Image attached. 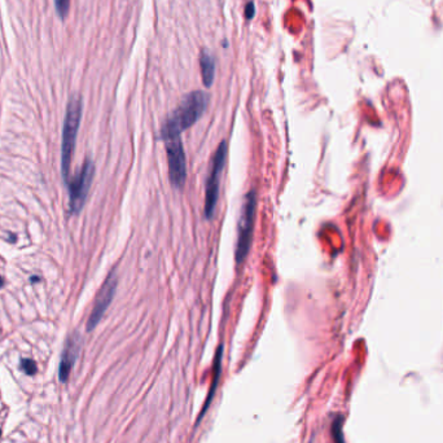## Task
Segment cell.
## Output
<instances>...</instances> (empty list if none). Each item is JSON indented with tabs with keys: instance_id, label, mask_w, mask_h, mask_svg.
Here are the masks:
<instances>
[{
	"instance_id": "obj_1",
	"label": "cell",
	"mask_w": 443,
	"mask_h": 443,
	"mask_svg": "<svg viewBox=\"0 0 443 443\" xmlns=\"http://www.w3.org/2000/svg\"><path fill=\"white\" fill-rule=\"evenodd\" d=\"M209 104V95L202 91H193L184 96L179 107L167 117L161 127V139L163 141L171 137L180 136L183 131L192 127L205 113Z\"/></svg>"
},
{
	"instance_id": "obj_2",
	"label": "cell",
	"mask_w": 443,
	"mask_h": 443,
	"mask_svg": "<svg viewBox=\"0 0 443 443\" xmlns=\"http://www.w3.org/2000/svg\"><path fill=\"white\" fill-rule=\"evenodd\" d=\"M82 99L78 95H74L69 100L66 108L64 130H62V147H61V170L65 182H69V173L72 166V158L74 154L75 141L78 135L79 124L82 118Z\"/></svg>"
},
{
	"instance_id": "obj_3",
	"label": "cell",
	"mask_w": 443,
	"mask_h": 443,
	"mask_svg": "<svg viewBox=\"0 0 443 443\" xmlns=\"http://www.w3.org/2000/svg\"><path fill=\"white\" fill-rule=\"evenodd\" d=\"M255 214H257V192L254 189H251L250 192L245 196L244 205L241 208V214L238 219L237 244H236L235 253L237 263H242L250 251Z\"/></svg>"
},
{
	"instance_id": "obj_4",
	"label": "cell",
	"mask_w": 443,
	"mask_h": 443,
	"mask_svg": "<svg viewBox=\"0 0 443 443\" xmlns=\"http://www.w3.org/2000/svg\"><path fill=\"white\" fill-rule=\"evenodd\" d=\"M227 158V141H222L215 150L212 158V166L206 180V196H205V217L212 219L214 217L215 206L219 197V180L223 173V167Z\"/></svg>"
},
{
	"instance_id": "obj_5",
	"label": "cell",
	"mask_w": 443,
	"mask_h": 443,
	"mask_svg": "<svg viewBox=\"0 0 443 443\" xmlns=\"http://www.w3.org/2000/svg\"><path fill=\"white\" fill-rule=\"evenodd\" d=\"M95 174V165L90 158L85 161L78 173L69 179V199H70V212L78 214L85 205L88 191L91 187Z\"/></svg>"
},
{
	"instance_id": "obj_6",
	"label": "cell",
	"mask_w": 443,
	"mask_h": 443,
	"mask_svg": "<svg viewBox=\"0 0 443 443\" xmlns=\"http://www.w3.org/2000/svg\"><path fill=\"white\" fill-rule=\"evenodd\" d=\"M166 143L167 163H169L170 182L175 188H182L187 179L186 152L180 136L165 140Z\"/></svg>"
},
{
	"instance_id": "obj_7",
	"label": "cell",
	"mask_w": 443,
	"mask_h": 443,
	"mask_svg": "<svg viewBox=\"0 0 443 443\" xmlns=\"http://www.w3.org/2000/svg\"><path fill=\"white\" fill-rule=\"evenodd\" d=\"M117 274H115V270H113L111 274L108 275L107 280L104 281L103 287L100 288L98 296H96L94 309H92V313L87 322L88 332L94 331L96 328V326L100 323V320L103 319L105 311H107V309L111 303L113 298H114L115 290H117Z\"/></svg>"
},
{
	"instance_id": "obj_8",
	"label": "cell",
	"mask_w": 443,
	"mask_h": 443,
	"mask_svg": "<svg viewBox=\"0 0 443 443\" xmlns=\"http://www.w3.org/2000/svg\"><path fill=\"white\" fill-rule=\"evenodd\" d=\"M79 351V337L78 334L75 333L73 336H70L66 341L65 349L62 352L61 362H60V368H59V377L61 382H66L69 378V375L72 372V368L74 367V363L77 360V356H78Z\"/></svg>"
},
{
	"instance_id": "obj_9",
	"label": "cell",
	"mask_w": 443,
	"mask_h": 443,
	"mask_svg": "<svg viewBox=\"0 0 443 443\" xmlns=\"http://www.w3.org/2000/svg\"><path fill=\"white\" fill-rule=\"evenodd\" d=\"M200 66H201L202 82L205 87H212L215 77V61L213 56L206 51H202L200 55Z\"/></svg>"
},
{
	"instance_id": "obj_10",
	"label": "cell",
	"mask_w": 443,
	"mask_h": 443,
	"mask_svg": "<svg viewBox=\"0 0 443 443\" xmlns=\"http://www.w3.org/2000/svg\"><path fill=\"white\" fill-rule=\"evenodd\" d=\"M222 355H223V345H221L217 350V354H215V359H214V377H213V385L212 388H210V391H209V397L205 402V406L202 408L201 414H200L199 420H197V424H199L200 419L204 417L205 412L208 411L209 406H210V402H212L213 397H214V393H215V389L218 386V381H219V376H221V369H222Z\"/></svg>"
},
{
	"instance_id": "obj_11",
	"label": "cell",
	"mask_w": 443,
	"mask_h": 443,
	"mask_svg": "<svg viewBox=\"0 0 443 443\" xmlns=\"http://www.w3.org/2000/svg\"><path fill=\"white\" fill-rule=\"evenodd\" d=\"M332 434L336 443H345L342 436V417H337L336 420L333 421L332 425Z\"/></svg>"
},
{
	"instance_id": "obj_12",
	"label": "cell",
	"mask_w": 443,
	"mask_h": 443,
	"mask_svg": "<svg viewBox=\"0 0 443 443\" xmlns=\"http://www.w3.org/2000/svg\"><path fill=\"white\" fill-rule=\"evenodd\" d=\"M55 7L60 18L64 20L70 9V0H55Z\"/></svg>"
},
{
	"instance_id": "obj_13",
	"label": "cell",
	"mask_w": 443,
	"mask_h": 443,
	"mask_svg": "<svg viewBox=\"0 0 443 443\" xmlns=\"http://www.w3.org/2000/svg\"><path fill=\"white\" fill-rule=\"evenodd\" d=\"M21 369H22L26 375L34 376L38 371V367H36L35 362L31 360V359H22L21 360Z\"/></svg>"
},
{
	"instance_id": "obj_14",
	"label": "cell",
	"mask_w": 443,
	"mask_h": 443,
	"mask_svg": "<svg viewBox=\"0 0 443 443\" xmlns=\"http://www.w3.org/2000/svg\"><path fill=\"white\" fill-rule=\"evenodd\" d=\"M253 16H254V3L250 1V3H248V5H246V18L250 20V18H253Z\"/></svg>"
},
{
	"instance_id": "obj_15",
	"label": "cell",
	"mask_w": 443,
	"mask_h": 443,
	"mask_svg": "<svg viewBox=\"0 0 443 443\" xmlns=\"http://www.w3.org/2000/svg\"><path fill=\"white\" fill-rule=\"evenodd\" d=\"M3 285H4V280H3V277L0 276V288L3 287Z\"/></svg>"
},
{
	"instance_id": "obj_16",
	"label": "cell",
	"mask_w": 443,
	"mask_h": 443,
	"mask_svg": "<svg viewBox=\"0 0 443 443\" xmlns=\"http://www.w3.org/2000/svg\"><path fill=\"white\" fill-rule=\"evenodd\" d=\"M31 281H39V277H31Z\"/></svg>"
},
{
	"instance_id": "obj_17",
	"label": "cell",
	"mask_w": 443,
	"mask_h": 443,
	"mask_svg": "<svg viewBox=\"0 0 443 443\" xmlns=\"http://www.w3.org/2000/svg\"><path fill=\"white\" fill-rule=\"evenodd\" d=\"M0 437H1V430H0Z\"/></svg>"
}]
</instances>
